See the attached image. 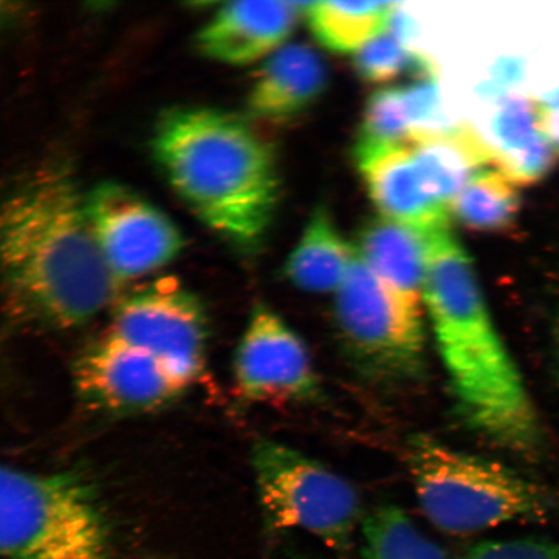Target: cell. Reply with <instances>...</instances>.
<instances>
[{
    "label": "cell",
    "mask_w": 559,
    "mask_h": 559,
    "mask_svg": "<svg viewBox=\"0 0 559 559\" xmlns=\"http://www.w3.org/2000/svg\"><path fill=\"white\" fill-rule=\"evenodd\" d=\"M251 465L270 528L304 530L334 550L349 548L360 521V500L346 479L272 440L254 445Z\"/></svg>",
    "instance_id": "7"
},
{
    "label": "cell",
    "mask_w": 559,
    "mask_h": 559,
    "mask_svg": "<svg viewBox=\"0 0 559 559\" xmlns=\"http://www.w3.org/2000/svg\"><path fill=\"white\" fill-rule=\"evenodd\" d=\"M526 80V62L515 56H506L489 70V80L481 82L477 93L481 99L500 102L523 85Z\"/></svg>",
    "instance_id": "27"
},
{
    "label": "cell",
    "mask_w": 559,
    "mask_h": 559,
    "mask_svg": "<svg viewBox=\"0 0 559 559\" xmlns=\"http://www.w3.org/2000/svg\"><path fill=\"white\" fill-rule=\"evenodd\" d=\"M74 382L91 407L114 415L164 407L190 386L155 356L107 333L76 361Z\"/></svg>",
    "instance_id": "11"
},
{
    "label": "cell",
    "mask_w": 559,
    "mask_h": 559,
    "mask_svg": "<svg viewBox=\"0 0 559 559\" xmlns=\"http://www.w3.org/2000/svg\"><path fill=\"white\" fill-rule=\"evenodd\" d=\"M402 93L414 129L412 138L442 134L459 126L451 122L443 109L437 76L416 80L411 85L402 87Z\"/></svg>",
    "instance_id": "24"
},
{
    "label": "cell",
    "mask_w": 559,
    "mask_h": 559,
    "mask_svg": "<svg viewBox=\"0 0 559 559\" xmlns=\"http://www.w3.org/2000/svg\"><path fill=\"white\" fill-rule=\"evenodd\" d=\"M304 3L233 2L214 13L198 34V50L227 66H247L283 47Z\"/></svg>",
    "instance_id": "13"
},
{
    "label": "cell",
    "mask_w": 559,
    "mask_h": 559,
    "mask_svg": "<svg viewBox=\"0 0 559 559\" xmlns=\"http://www.w3.org/2000/svg\"><path fill=\"white\" fill-rule=\"evenodd\" d=\"M521 209L519 188L500 170H484L461 190L450 213L467 228L506 233L515 226Z\"/></svg>",
    "instance_id": "19"
},
{
    "label": "cell",
    "mask_w": 559,
    "mask_h": 559,
    "mask_svg": "<svg viewBox=\"0 0 559 559\" xmlns=\"http://www.w3.org/2000/svg\"><path fill=\"white\" fill-rule=\"evenodd\" d=\"M362 559H450L401 508L382 506L362 521Z\"/></svg>",
    "instance_id": "20"
},
{
    "label": "cell",
    "mask_w": 559,
    "mask_h": 559,
    "mask_svg": "<svg viewBox=\"0 0 559 559\" xmlns=\"http://www.w3.org/2000/svg\"><path fill=\"white\" fill-rule=\"evenodd\" d=\"M111 549L100 498L82 475L0 464V559H111Z\"/></svg>",
    "instance_id": "4"
},
{
    "label": "cell",
    "mask_w": 559,
    "mask_h": 559,
    "mask_svg": "<svg viewBox=\"0 0 559 559\" xmlns=\"http://www.w3.org/2000/svg\"><path fill=\"white\" fill-rule=\"evenodd\" d=\"M557 157L554 146L540 132L522 148L496 157L493 164L516 186H528L547 177L554 170Z\"/></svg>",
    "instance_id": "25"
},
{
    "label": "cell",
    "mask_w": 559,
    "mask_h": 559,
    "mask_svg": "<svg viewBox=\"0 0 559 559\" xmlns=\"http://www.w3.org/2000/svg\"><path fill=\"white\" fill-rule=\"evenodd\" d=\"M107 334L155 356L191 384L205 367L207 318L193 292L164 277L116 300Z\"/></svg>",
    "instance_id": "8"
},
{
    "label": "cell",
    "mask_w": 559,
    "mask_h": 559,
    "mask_svg": "<svg viewBox=\"0 0 559 559\" xmlns=\"http://www.w3.org/2000/svg\"><path fill=\"white\" fill-rule=\"evenodd\" d=\"M354 67L356 73L369 83H390L405 74L416 80L437 76L435 62L412 50L389 26L355 53Z\"/></svg>",
    "instance_id": "21"
},
{
    "label": "cell",
    "mask_w": 559,
    "mask_h": 559,
    "mask_svg": "<svg viewBox=\"0 0 559 559\" xmlns=\"http://www.w3.org/2000/svg\"><path fill=\"white\" fill-rule=\"evenodd\" d=\"M355 249L384 283L421 306L428 235L380 216L365 223Z\"/></svg>",
    "instance_id": "16"
},
{
    "label": "cell",
    "mask_w": 559,
    "mask_h": 559,
    "mask_svg": "<svg viewBox=\"0 0 559 559\" xmlns=\"http://www.w3.org/2000/svg\"><path fill=\"white\" fill-rule=\"evenodd\" d=\"M396 4L390 2H311L304 12L321 45L338 53H356L388 29Z\"/></svg>",
    "instance_id": "18"
},
{
    "label": "cell",
    "mask_w": 559,
    "mask_h": 559,
    "mask_svg": "<svg viewBox=\"0 0 559 559\" xmlns=\"http://www.w3.org/2000/svg\"><path fill=\"white\" fill-rule=\"evenodd\" d=\"M542 108V130L559 156V109Z\"/></svg>",
    "instance_id": "28"
},
{
    "label": "cell",
    "mask_w": 559,
    "mask_h": 559,
    "mask_svg": "<svg viewBox=\"0 0 559 559\" xmlns=\"http://www.w3.org/2000/svg\"><path fill=\"white\" fill-rule=\"evenodd\" d=\"M0 284L11 311L47 330H73L116 304L85 199L61 167L41 170L0 206Z\"/></svg>",
    "instance_id": "1"
},
{
    "label": "cell",
    "mask_w": 559,
    "mask_h": 559,
    "mask_svg": "<svg viewBox=\"0 0 559 559\" xmlns=\"http://www.w3.org/2000/svg\"><path fill=\"white\" fill-rule=\"evenodd\" d=\"M414 129L405 109L402 87L376 91L369 97L355 146L407 144Z\"/></svg>",
    "instance_id": "22"
},
{
    "label": "cell",
    "mask_w": 559,
    "mask_h": 559,
    "mask_svg": "<svg viewBox=\"0 0 559 559\" xmlns=\"http://www.w3.org/2000/svg\"><path fill=\"white\" fill-rule=\"evenodd\" d=\"M421 306L370 270L358 253L335 292L334 324L349 361L374 381L405 380L423 367Z\"/></svg>",
    "instance_id": "6"
},
{
    "label": "cell",
    "mask_w": 559,
    "mask_h": 559,
    "mask_svg": "<svg viewBox=\"0 0 559 559\" xmlns=\"http://www.w3.org/2000/svg\"><path fill=\"white\" fill-rule=\"evenodd\" d=\"M408 464L423 512L440 530L473 534L547 509L539 491L504 466L418 436Z\"/></svg>",
    "instance_id": "5"
},
{
    "label": "cell",
    "mask_w": 559,
    "mask_h": 559,
    "mask_svg": "<svg viewBox=\"0 0 559 559\" xmlns=\"http://www.w3.org/2000/svg\"><path fill=\"white\" fill-rule=\"evenodd\" d=\"M237 391L251 403H304L320 394L309 349L286 321L257 305L234 358Z\"/></svg>",
    "instance_id": "10"
},
{
    "label": "cell",
    "mask_w": 559,
    "mask_h": 559,
    "mask_svg": "<svg viewBox=\"0 0 559 559\" xmlns=\"http://www.w3.org/2000/svg\"><path fill=\"white\" fill-rule=\"evenodd\" d=\"M423 300L467 421L500 443L533 444V405L489 317L472 260L450 228L428 235Z\"/></svg>",
    "instance_id": "3"
},
{
    "label": "cell",
    "mask_w": 559,
    "mask_h": 559,
    "mask_svg": "<svg viewBox=\"0 0 559 559\" xmlns=\"http://www.w3.org/2000/svg\"><path fill=\"white\" fill-rule=\"evenodd\" d=\"M464 559H559V543L536 539L487 542L475 545Z\"/></svg>",
    "instance_id": "26"
},
{
    "label": "cell",
    "mask_w": 559,
    "mask_h": 559,
    "mask_svg": "<svg viewBox=\"0 0 559 559\" xmlns=\"http://www.w3.org/2000/svg\"><path fill=\"white\" fill-rule=\"evenodd\" d=\"M540 105L543 108L547 109H559V86L545 94L540 100Z\"/></svg>",
    "instance_id": "29"
},
{
    "label": "cell",
    "mask_w": 559,
    "mask_h": 559,
    "mask_svg": "<svg viewBox=\"0 0 559 559\" xmlns=\"http://www.w3.org/2000/svg\"><path fill=\"white\" fill-rule=\"evenodd\" d=\"M354 155L383 218L426 235L450 228V209L425 191L408 143L355 146Z\"/></svg>",
    "instance_id": "12"
},
{
    "label": "cell",
    "mask_w": 559,
    "mask_h": 559,
    "mask_svg": "<svg viewBox=\"0 0 559 559\" xmlns=\"http://www.w3.org/2000/svg\"><path fill=\"white\" fill-rule=\"evenodd\" d=\"M326 85L325 62L311 47L278 48L264 61L249 91V114L262 121H290L317 103Z\"/></svg>",
    "instance_id": "14"
},
{
    "label": "cell",
    "mask_w": 559,
    "mask_h": 559,
    "mask_svg": "<svg viewBox=\"0 0 559 559\" xmlns=\"http://www.w3.org/2000/svg\"><path fill=\"white\" fill-rule=\"evenodd\" d=\"M153 156L179 199L223 239L254 250L267 235L280 198L274 146L245 118L186 107L159 117Z\"/></svg>",
    "instance_id": "2"
},
{
    "label": "cell",
    "mask_w": 559,
    "mask_h": 559,
    "mask_svg": "<svg viewBox=\"0 0 559 559\" xmlns=\"http://www.w3.org/2000/svg\"><path fill=\"white\" fill-rule=\"evenodd\" d=\"M85 209L104 261L121 286L165 267L186 247L169 216L115 181L96 186Z\"/></svg>",
    "instance_id": "9"
},
{
    "label": "cell",
    "mask_w": 559,
    "mask_h": 559,
    "mask_svg": "<svg viewBox=\"0 0 559 559\" xmlns=\"http://www.w3.org/2000/svg\"><path fill=\"white\" fill-rule=\"evenodd\" d=\"M355 248L342 235L325 206L313 210L297 247L284 265V275L296 288L334 293L345 282Z\"/></svg>",
    "instance_id": "17"
},
{
    "label": "cell",
    "mask_w": 559,
    "mask_h": 559,
    "mask_svg": "<svg viewBox=\"0 0 559 559\" xmlns=\"http://www.w3.org/2000/svg\"><path fill=\"white\" fill-rule=\"evenodd\" d=\"M408 145L425 191L449 209L475 175L493 164L492 150L467 126H456L442 134L412 138Z\"/></svg>",
    "instance_id": "15"
},
{
    "label": "cell",
    "mask_w": 559,
    "mask_h": 559,
    "mask_svg": "<svg viewBox=\"0 0 559 559\" xmlns=\"http://www.w3.org/2000/svg\"><path fill=\"white\" fill-rule=\"evenodd\" d=\"M496 104L498 108L489 120V132L495 143L491 148L493 163L496 157L522 148L543 132L539 102L508 96Z\"/></svg>",
    "instance_id": "23"
}]
</instances>
